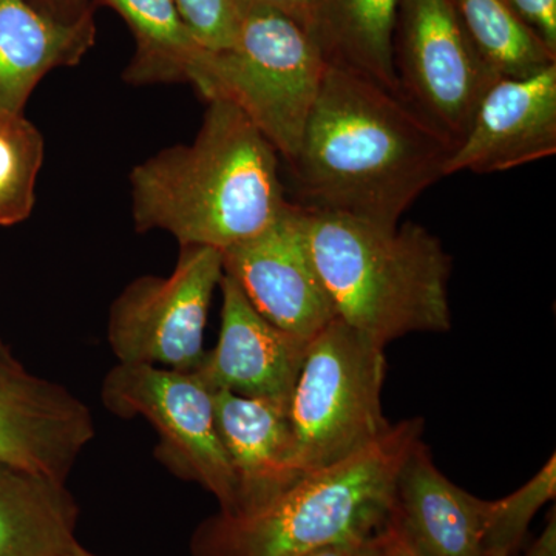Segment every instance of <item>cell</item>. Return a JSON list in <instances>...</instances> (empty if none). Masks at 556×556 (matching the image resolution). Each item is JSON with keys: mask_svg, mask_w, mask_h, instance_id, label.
Returning a JSON list of instances; mask_svg holds the SVG:
<instances>
[{"mask_svg": "<svg viewBox=\"0 0 556 556\" xmlns=\"http://www.w3.org/2000/svg\"><path fill=\"white\" fill-rule=\"evenodd\" d=\"M101 401L124 419L144 417L159 433L161 463L217 497L222 514H233L236 473L215 424L214 391L197 372L118 364L102 380Z\"/></svg>", "mask_w": 556, "mask_h": 556, "instance_id": "52a82bcc", "label": "cell"}, {"mask_svg": "<svg viewBox=\"0 0 556 556\" xmlns=\"http://www.w3.org/2000/svg\"><path fill=\"white\" fill-rule=\"evenodd\" d=\"M214 408L237 478V507L229 515L255 514L303 478L295 467L289 401L214 391Z\"/></svg>", "mask_w": 556, "mask_h": 556, "instance_id": "5bb4252c", "label": "cell"}, {"mask_svg": "<svg viewBox=\"0 0 556 556\" xmlns=\"http://www.w3.org/2000/svg\"><path fill=\"white\" fill-rule=\"evenodd\" d=\"M43 153L42 134L24 113L0 112V228L30 217Z\"/></svg>", "mask_w": 556, "mask_h": 556, "instance_id": "44dd1931", "label": "cell"}, {"mask_svg": "<svg viewBox=\"0 0 556 556\" xmlns=\"http://www.w3.org/2000/svg\"><path fill=\"white\" fill-rule=\"evenodd\" d=\"M479 56L500 78H527L556 64V51L508 0H450Z\"/></svg>", "mask_w": 556, "mask_h": 556, "instance_id": "ffe728a7", "label": "cell"}, {"mask_svg": "<svg viewBox=\"0 0 556 556\" xmlns=\"http://www.w3.org/2000/svg\"><path fill=\"white\" fill-rule=\"evenodd\" d=\"M327 68L298 22L277 11L247 10L229 49L197 53L188 83L207 101L241 110L291 166Z\"/></svg>", "mask_w": 556, "mask_h": 556, "instance_id": "5b68a950", "label": "cell"}, {"mask_svg": "<svg viewBox=\"0 0 556 556\" xmlns=\"http://www.w3.org/2000/svg\"><path fill=\"white\" fill-rule=\"evenodd\" d=\"M519 17L556 51V0H508Z\"/></svg>", "mask_w": 556, "mask_h": 556, "instance_id": "cb8c5ba5", "label": "cell"}, {"mask_svg": "<svg viewBox=\"0 0 556 556\" xmlns=\"http://www.w3.org/2000/svg\"><path fill=\"white\" fill-rule=\"evenodd\" d=\"M424 420H401L372 447L299 479L255 514L219 511L192 540V556H308L336 544H362L393 517L402 464L422 438Z\"/></svg>", "mask_w": 556, "mask_h": 556, "instance_id": "277c9868", "label": "cell"}, {"mask_svg": "<svg viewBox=\"0 0 556 556\" xmlns=\"http://www.w3.org/2000/svg\"><path fill=\"white\" fill-rule=\"evenodd\" d=\"M223 276L222 251L181 247L170 276L127 285L109 314L108 339L118 364L195 372L207 353L204 329Z\"/></svg>", "mask_w": 556, "mask_h": 556, "instance_id": "ba28073f", "label": "cell"}, {"mask_svg": "<svg viewBox=\"0 0 556 556\" xmlns=\"http://www.w3.org/2000/svg\"><path fill=\"white\" fill-rule=\"evenodd\" d=\"M484 556H508L507 554H504V552H485Z\"/></svg>", "mask_w": 556, "mask_h": 556, "instance_id": "1f68e13d", "label": "cell"}, {"mask_svg": "<svg viewBox=\"0 0 556 556\" xmlns=\"http://www.w3.org/2000/svg\"><path fill=\"white\" fill-rule=\"evenodd\" d=\"M179 16L201 49H229L236 39L239 14L232 0H174Z\"/></svg>", "mask_w": 556, "mask_h": 556, "instance_id": "603a6c76", "label": "cell"}, {"mask_svg": "<svg viewBox=\"0 0 556 556\" xmlns=\"http://www.w3.org/2000/svg\"><path fill=\"white\" fill-rule=\"evenodd\" d=\"M78 518L65 482L0 459V556H61L78 544Z\"/></svg>", "mask_w": 556, "mask_h": 556, "instance_id": "ac0fdd59", "label": "cell"}, {"mask_svg": "<svg viewBox=\"0 0 556 556\" xmlns=\"http://www.w3.org/2000/svg\"><path fill=\"white\" fill-rule=\"evenodd\" d=\"M556 153V64L527 78H500L479 102L445 175L496 174Z\"/></svg>", "mask_w": 556, "mask_h": 556, "instance_id": "7c38bea8", "label": "cell"}, {"mask_svg": "<svg viewBox=\"0 0 556 556\" xmlns=\"http://www.w3.org/2000/svg\"><path fill=\"white\" fill-rule=\"evenodd\" d=\"M123 17L135 39L124 70L129 86L188 83L190 64L201 50L179 16L174 0H100Z\"/></svg>", "mask_w": 556, "mask_h": 556, "instance_id": "d6986e66", "label": "cell"}, {"mask_svg": "<svg viewBox=\"0 0 556 556\" xmlns=\"http://www.w3.org/2000/svg\"><path fill=\"white\" fill-rule=\"evenodd\" d=\"M394 65L402 97L456 144L500 79L479 56L450 0H401Z\"/></svg>", "mask_w": 556, "mask_h": 556, "instance_id": "9c48e42d", "label": "cell"}, {"mask_svg": "<svg viewBox=\"0 0 556 556\" xmlns=\"http://www.w3.org/2000/svg\"><path fill=\"white\" fill-rule=\"evenodd\" d=\"M383 543H386L390 556H417L405 538L397 532L396 527L391 526V522L383 532Z\"/></svg>", "mask_w": 556, "mask_h": 556, "instance_id": "4316f807", "label": "cell"}, {"mask_svg": "<svg viewBox=\"0 0 556 556\" xmlns=\"http://www.w3.org/2000/svg\"><path fill=\"white\" fill-rule=\"evenodd\" d=\"M383 350L339 318L311 340L289 399L303 477L365 452L390 431L382 412Z\"/></svg>", "mask_w": 556, "mask_h": 556, "instance_id": "8992f818", "label": "cell"}, {"mask_svg": "<svg viewBox=\"0 0 556 556\" xmlns=\"http://www.w3.org/2000/svg\"><path fill=\"white\" fill-rule=\"evenodd\" d=\"M486 507L439 470L420 439L399 470L391 526L417 556H484Z\"/></svg>", "mask_w": 556, "mask_h": 556, "instance_id": "9a60e30c", "label": "cell"}, {"mask_svg": "<svg viewBox=\"0 0 556 556\" xmlns=\"http://www.w3.org/2000/svg\"><path fill=\"white\" fill-rule=\"evenodd\" d=\"M522 556H556V511L552 508L541 535L527 547Z\"/></svg>", "mask_w": 556, "mask_h": 556, "instance_id": "484cf974", "label": "cell"}, {"mask_svg": "<svg viewBox=\"0 0 556 556\" xmlns=\"http://www.w3.org/2000/svg\"><path fill=\"white\" fill-rule=\"evenodd\" d=\"M39 3L64 16H76L87 10L86 0H39Z\"/></svg>", "mask_w": 556, "mask_h": 556, "instance_id": "83f0119b", "label": "cell"}, {"mask_svg": "<svg viewBox=\"0 0 556 556\" xmlns=\"http://www.w3.org/2000/svg\"><path fill=\"white\" fill-rule=\"evenodd\" d=\"M222 328L197 376L208 390L289 401L311 340L266 320L232 277L223 276Z\"/></svg>", "mask_w": 556, "mask_h": 556, "instance_id": "4fadbf2b", "label": "cell"}, {"mask_svg": "<svg viewBox=\"0 0 556 556\" xmlns=\"http://www.w3.org/2000/svg\"><path fill=\"white\" fill-rule=\"evenodd\" d=\"M223 269L266 320L298 338L313 340L338 318L314 265L300 204L254 239L225 249Z\"/></svg>", "mask_w": 556, "mask_h": 556, "instance_id": "8fae6325", "label": "cell"}, {"mask_svg": "<svg viewBox=\"0 0 556 556\" xmlns=\"http://www.w3.org/2000/svg\"><path fill=\"white\" fill-rule=\"evenodd\" d=\"M237 14L247 10H270L283 14L308 33L311 0H232Z\"/></svg>", "mask_w": 556, "mask_h": 556, "instance_id": "d4e9b609", "label": "cell"}, {"mask_svg": "<svg viewBox=\"0 0 556 556\" xmlns=\"http://www.w3.org/2000/svg\"><path fill=\"white\" fill-rule=\"evenodd\" d=\"M195 139L160 150L130 172L135 229L166 230L179 247L225 251L265 232L292 203L280 155L236 105L207 101Z\"/></svg>", "mask_w": 556, "mask_h": 556, "instance_id": "7a4b0ae2", "label": "cell"}, {"mask_svg": "<svg viewBox=\"0 0 556 556\" xmlns=\"http://www.w3.org/2000/svg\"><path fill=\"white\" fill-rule=\"evenodd\" d=\"M365 543H367V541H365ZM362 544H336V546L321 548V551L316 552V554L308 556H356L358 548H361Z\"/></svg>", "mask_w": 556, "mask_h": 556, "instance_id": "f546056e", "label": "cell"}, {"mask_svg": "<svg viewBox=\"0 0 556 556\" xmlns=\"http://www.w3.org/2000/svg\"><path fill=\"white\" fill-rule=\"evenodd\" d=\"M555 455L541 467L535 477L503 500L489 501L485 517L484 551L515 554L525 540L530 522L541 507L555 500Z\"/></svg>", "mask_w": 556, "mask_h": 556, "instance_id": "7402d4cb", "label": "cell"}, {"mask_svg": "<svg viewBox=\"0 0 556 556\" xmlns=\"http://www.w3.org/2000/svg\"><path fill=\"white\" fill-rule=\"evenodd\" d=\"M61 556H97L91 554V552L86 551L80 544H76V546H73L70 548L68 552H65V554H62Z\"/></svg>", "mask_w": 556, "mask_h": 556, "instance_id": "4dcf8cb0", "label": "cell"}, {"mask_svg": "<svg viewBox=\"0 0 556 556\" xmlns=\"http://www.w3.org/2000/svg\"><path fill=\"white\" fill-rule=\"evenodd\" d=\"M401 0H311L308 35L332 67L402 94L394 65Z\"/></svg>", "mask_w": 556, "mask_h": 556, "instance_id": "e0dca14e", "label": "cell"}, {"mask_svg": "<svg viewBox=\"0 0 556 556\" xmlns=\"http://www.w3.org/2000/svg\"><path fill=\"white\" fill-rule=\"evenodd\" d=\"M456 146L402 94L328 65L291 167L302 206L394 228Z\"/></svg>", "mask_w": 556, "mask_h": 556, "instance_id": "6da1fadb", "label": "cell"}, {"mask_svg": "<svg viewBox=\"0 0 556 556\" xmlns=\"http://www.w3.org/2000/svg\"><path fill=\"white\" fill-rule=\"evenodd\" d=\"M302 207L311 255L339 320L383 348L413 332L452 329L453 258L439 237L416 223L386 228Z\"/></svg>", "mask_w": 556, "mask_h": 556, "instance_id": "3957f363", "label": "cell"}, {"mask_svg": "<svg viewBox=\"0 0 556 556\" xmlns=\"http://www.w3.org/2000/svg\"><path fill=\"white\" fill-rule=\"evenodd\" d=\"M356 556H390L386 543H383V533L362 544Z\"/></svg>", "mask_w": 556, "mask_h": 556, "instance_id": "f1b7e54d", "label": "cell"}, {"mask_svg": "<svg viewBox=\"0 0 556 556\" xmlns=\"http://www.w3.org/2000/svg\"><path fill=\"white\" fill-rule=\"evenodd\" d=\"M97 40L93 13H54L31 0H0V112L24 113L51 70L75 67Z\"/></svg>", "mask_w": 556, "mask_h": 556, "instance_id": "2e32d148", "label": "cell"}, {"mask_svg": "<svg viewBox=\"0 0 556 556\" xmlns=\"http://www.w3.org/2000/svg\"><path fill=\"white\" fill-rule=\"evenodd\" d=\"M93 438L90 408L28 371L0 338V459L65 482Z\"/></svg>", "mask_w": 556, "mask_h": 556, "instance_id": "30bf717a", "label": "cell"}]
</instances>
